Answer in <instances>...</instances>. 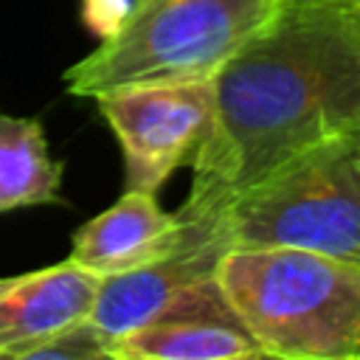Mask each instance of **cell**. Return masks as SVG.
I'll list each match as a JSON object with an SVG mask.
<instances>
[{
	"mask_svg": "<svg viewBox=\"0 0 360 360\" xmlns=\"http://www.w3.org/2000/svg\"><path fill=\"white\" fill-rule=\"evenodd\" d=\"M340 138H360V14L284 0L214 76V121L180 214L219 222L236 194Z\"/></svg>",
	"mask_w": 360,
	"mask_h": 360,
	"instance_id": "obj_1",
	"label": "cell"
},
{
	"mask_svg": "<svg viewBox=\"0 0 360 360\" xmlns=\"http://www.w3.org/2000/svg\"><path fill=\"white\" fill-rule=\"evenodd\" d=\"M217 278L267 357L360 360V264L301 248H231Z\"/></svg>",
	"mask_w": 360,
	"mask_h": 360,
	"instance_id": "obj_2",
	"label": "cell"
},
{
	"mask_svg": "<svg viewBox=\"0 0 360 360\" xmlns=\"http://www.w3.org/2000/svg\"><path fill=\"white\" fill-rule=\"evenodd\" d=\"M284 0H135L124 25L70 65L65 90L96 98L149 82L214 79Z\"/></svg>",
	"mask_w": 360,
	"mask_h": 360,
	"instance_id": "obj_3",
	"label": "cell"
},
{
	"mask_svg": "<svg viewBox=\"0 0 360 360\" xmlns=\"http://www.w3.org/2000/svg\"><path fill=\"white\" fill-rule=\"evenodd\" d=\"M360 138L323 143L236 194L219 214L231 248H301L360 264Z\"/></svg>",
	"mask_w": 360,
	"mask_h": 360,
	"instance_id": "obj_4",
	"label": "cell"
},
{
	"mask_svg": "<svg viewBox=\"0 0 360 360\" xmlns=\"http://www.w3.org/2000/svg\"><path fill=\"white\" fill-rule=\"evenodd\" d=\"M121 149L124 191L158 194L194 160L214 121V79L127 84L96 96Z\"/></svg>",
	"mask_w": 360,
	"mask_h": 360,
	"instance_id": "obj_5",
	"label": "cell"
},
{
	"mask_svg": "<svg viewBox=\"0 0 360 360\" xmlns=\"http://www.w3.org/2000/svg\"><path fill=\"white\" fill-rule=\"evenodd\" d=\"M112 360H256L267 357L253 340L219 278L211 276L143 326L110 343Z\"/></svg>",
	"mask_w": 360,
	"mask_h": 360,
	"instance_id": "obj_6",
	"label": "cell"
},
{
	"mask_svg": "<svg viewBox=\"0 0 360 360\" xmlns=\"http://www.w3.org/2000/svg\"><path fill=\"white\" fill-rule=\"evenodd\" d=\"M183 222H186L183 242L169 256L146 267L101 278L90 321L96 323V329L104 335L107 343L143 326L158 312H163L177 295L217 276L222 256L231 250V245L219 231V222L191 219V217H183Z\"/></svg>",
	"mask_w": 360,
	"mask_h": 360,
	"instance_id": "obj_7",
	"label": "cell"
},
{
	"mask_svg": "<svg viewBox=\"0 0 360 360\" xmlns=\"http://www.w3.org/2000/svg\"><path fill=\"white\" fill-rule=\"evenodd\" d=\"M98 287L101 276L70 256L39 270L0 276V357L28 360L39 343L90 318Z\"/></svg>",
	"mask_w": 360,
	"mask_h": 360,
	"instance_id": "obj_8",
	"label": "cell"
},
{
	"mask_svg": "<svg viewBox=\"0 0 360 360\" xmlns=\"http://www.w3.org/2000/svg\"><path fill=\"white\" fill-rule=\"evenodd\" d=\"M186 233L180 211H166L158 194L124 191L107 211L73 233L70 259L96 276H121L169 256Z\"/></svg>",
	"mask_w": 360,
	"mask_h": 360,
	"instance_id": "obj_9",
	"label": "cell"
},
{
	"mask_svg": "<svg viewBox=\"0 0 360 360\" xmlns=\"http://www.w3.org/2000/svg\"><path fill=\"white\" fill-rule=\"evenodd\" d=\"M65 163L51 155L39 118L0 112V214L68 205Z\"/></svg>",
	"mask_w": 360,
	"mask_h": 360,
	"instance_id": "obj_10",
	"label": "cell"
},
{
	"mask_svg": "<svg viewBox=\"0 0 360 360\" xmlns=\"http://www.w3.org/2000/svg\"><path fill=\"white\" fill-rule=\"evenodd\" d=\"M28 360H112V357L104 335L96 329L90 318H84L56 332L45 343H39L28 354Z\"/></svg>",
	"mask_w": 360,
	"mask_h": 360,
	"instance_id": "obj_11",
	"label": "cell"
},
{
	"mask_svg": "<svg viewBox=\"0 0 360 360\" xmlns=\"http://www.w3.org/2000/svg\"><path fill=\"white\" fill-rule=\"evenodd\" d=\"M132 3L135 0H79V20L93 37L107 39L124 25Z\"/></svg>",
	"mask_w": 360,
	"mask_h": 360,
	"instance_id": "obj_12",
	"label": "cell"
},
{
	"mask_svg": "<svg viewBox=\"0 0 360 360\" xmlns=\"http://www.w3.org/2000/svg\"><path fill=\"white\" fill-rule=\"evenodd\" d=\"M295 3L329 6V8H340V11H352V14H360V0H295Z\"/></svg>",
	"mask_w": 360,
	"mask_h": 360,
	"instance_id": "obj_13",
	"label": "cell"
},
{
	"mask_svg": "<svg viewBox=\"0 0 360 360\" xmlns=\"http://www.w3.org/2000/svg\"><path fill=\"white\" fill-rule=\"evenodd\" d=\"M357 160H360V141H357Z\"/></svg>",
	"mask_w": 360,
	"mask_h": 360,
	"instance_id": "obj_14",
	"label": "cell"
}]
</instances>
